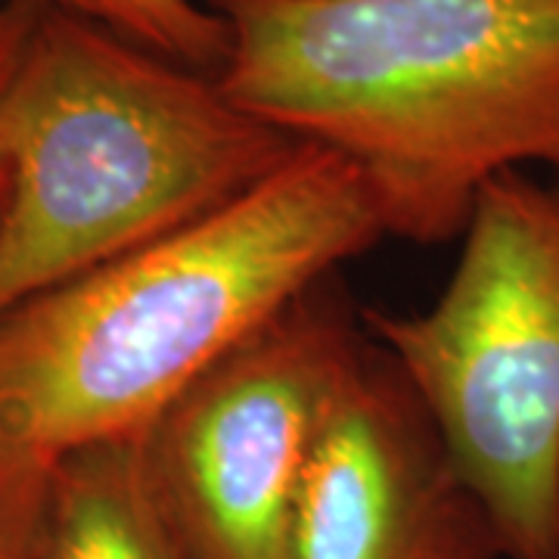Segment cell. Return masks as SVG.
Here are the masks:
<instances>
[{
  "label": "cell",
  "instance_id": "1",
  "mask_svg": "<svg viewBox=\"0 0 559 559\" xmlns=\"http://www.w3.org/2000/svg\"><path fill=\"white\" fill-rule=\"evenodd\" d=\"M227 97L348 162L385 237H463L500 175H559V0H205Z\"/></svg>",
  "mask_w": 559,
  "mask_h": 559
},
{
  "label": "cell",
  "instance_id": "2",
  "mask_svg": "<svg viewBox=\"0 0 559 559\" xmlns=\"http://www.w3.org/2000/svg\"><path fill=\"white\" fill-rule=\"evenodd\" d=\"M385 237L348 162L301 143L209 218L0 318V454L143 439L267 320Z\"/></svg>",
  "mask_w": 559,
  "mask_h": 559
},
{
  "label": "cell",
  "instance_id": "3",
  "mask_svg": "<svg viewBox=\"0 0 559 559\" xmlns=\"http://www.w3.org/2000/svg\"><path fill=\"white\" fill-rule=\"evenodd\" d=\"M299 146L218 75L38 10L0 97V318L215 215Z\"/></svg>",
  "mask_w": 559,
  "mask_h": 559
},
{
  "label": "cell",
  "instance_id": "4",
  "mask_svg": "<svg viewBox=\"0 0 559 559\" xmlns=\"http://www.w3.org/2000/svg\"><path fill=\"white\" fill-rule=\"evenodd\" d=\"M367 330L429 414L503 559H559V187L495 178L457 267L417 314Z\"/></svg>",
  "mask_w": 559,
  "mask_h": 559
},
{
  "label": "cell",
  "instance_id": "5",
  "mask_svg": "<svg viewBox=\"0 0 559 559\" xmlns=\"http://www.w3.org/2000/svg\"><path fill=\"white\" fill-rule=\"evenodd\" d=\"M364 345L320 283L153 423L146 469L187 557H286L301 473Z\"/></svg>",
  "mask_w": 559,
  "mask_h": 559
},
{
  "label": "cell",
  "instance_id": "6",
  "mask_svg": "<svg viewBox=\"0 0 559 559\" xmlns=\"http://www.w3.org/2000/svg\"><path fill=\"white\" fill-rule=\"evenodd\" d=\"M283 559H503L481 503L380 345H364L323 419Z\"/></svg>",
  "mask_w": 559,
  "mask_h": 559
},
{
  "label": "cell",
  "instance_id": "7",
  "mask_svg": "<svg viewBox=\"0 0 559 559\" xmlns=\"http://www.w3.org/2000/svg\"><path fill=\"white\" fill-rule=\"evenodd\" d=\"M16 559H190L153 488L143 439L53 460Z\"/></svg>",
  "mask_w": 559,
  "mask_h": 559
},
{
  "label": "cell",
  "instance_id": "8",
  "mask_svg": "<svg viewBox=\"0 0 559 559\" xmlns=\"http://www.w3.org/2000/svg\"><path fill=\"white\" fill-rule=\"evenodd\" d=\"M38 10H60L103 25L121 38L218 75L227 57V25L205 0H20Z\"/></svg>",
  "mask_w": 559,
  "mask_h": 559
},
{
  "label": "cell",
  "instance_id": "9",
  "mask_svg": "<svg viewBox=\"0 0 559 559\" xmlns=\"http://www.w3.org/2000/svg\"><path fill=\"white\" fill-rule=\"evenodd\" d=\"M47 466L0 454V559H16Z\"/></svg>",
  "mask_w": 559,
  "mask_h": 559
},
{
  "label": "cell",
  "instance_id": "10",
  "mask_svg": "<svg viewBox=\"0 0 559 559\" xmlns=\"http://www.w3.org/2000/svg\"><path fill=\"white\" fill-rule=\"evenodd\" d=\"M35 16H38V7L32 3L0 0V97L7 91V81L13 75V66L20 60L22 44ZM3 190H7V159L0 153V200H3Z\"/></svg>",
  "mask_w": 559,
  "mask_h": 559
}]
</instances>
